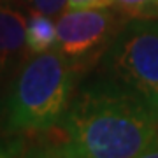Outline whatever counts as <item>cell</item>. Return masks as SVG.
Segmentation results:
<instances>
[{"label": "cell", "mask_w": 158, "mask_h": 158, "mask_svg": "<svg viewBox=\"0 0 158 158\" xmlns=\"http://www.w3.org/2000/svg\"><path fill=\"white\" fill-rule=\"evenodd\" d=\"M27 49L30 53H44L51 51L58 46V32L56 23L53 18L40 11L32 9L27 16V28H25Z\"/></svg>", "instance_id": "8992f818"}, {"label": "cell", "mask_w": 158, "mask_h": 158, "mask_svg": "<svg viewBox=\"0 0 158 158\" xmlns=\"http://www.w3.org/2000/svg\"><path fill=\"white\" fill-rule=\"evenodd\" d=\"M104 69L158 109V18H130L111 39Z\"/></svg>", "instance_id": "3957f363"}, {"label": "cell", "mask_w": 158, "mask_h": 158, "mask_svg": "<svg viewBox=\"0 0 158 158\" xmlns=\"http://www.w3.org/2000/svg\"><path fill=\"white\" fill-rule=\"evenodd\" d=\"M56 127L60 137L49 155L134 158L156 135L158 109L114 79H98L70 98Z\"/></svg>", "instance_id": "6da1fadb"}, {"label": "cell", "mask_w": 158, "mask_h": 158, "mask_svg": "<svg viewBox=\"0 0 158 158\" xmlns=\"http://www.w3.org/2000/svg\"><path fill=\"white\" fill-rule=\"evenodd\" d=\"M72 67L60 51L35 53L18 72L6 104V128L16 134L53 130L72 98Z\"/></svg>", "instance_id": "7a4b0ae2"}, {"label": "cell", "mask_w": 158, "mask_h": 158, "mask_svg": "<svg viewBox=\"0 0 158 158\" xmlns=\"http://www.w3.org/2000/svg\"><path fill=\"white\" fill-rule=\"evenodd\" d=\"M109 7L63 11L56 19L58 51L69 60H77L109 42L118 27V18Z\"/></svg>", "instance_id": "277c9868"}, {"label": "cell", "mask_w": 158, "mask_h": 158, "mask_svg": "<svg viewBox=\"0 0 158 158\" xmlns=\"http://www.w3.org/2000/svg\"><path fill=\"white\" fill-rule=\"evenodd\" d=\"M114 6L113 0H69V9H88V7Z\"/></svg>", "instance_id": "9c48e42d"}, {"label": "cell", "mask_w": 158, "mask_h": 158, "mask_svg": "<svg viewBox=\"0 0 158 158\" xmlns=\"http://www.w3.org/2000/svg\"><path fill=\"white\" fill-rule=\"evenodd\" d=\"M32 9L40 11L48 16H60L63 11L69 9V0H27Z\"/></svg>", "instance_id": "ba28073f"}, {"label": "cell", "mask_w": 158, "mask_h": 158, "mask_svg": "<svg viewBox=\"0 0 158 158\" xmlns=\"http://www.w3.org/2000/svg\"><path fill=\"white\" fill-rule=\"evenodd\" d=\"M128 18H158V0H113Z\"/></svg>", "instance_id": "52a82bcc"}, {"label": "cell", "mask_w": 158, "mask_h": 158, "mask_svg": "<svg viewBox=\"0 0 158 158\" xmlns=\"http://www.w3.org/2000/svg\"><path fill=\"white\" fill-rule=\"evenodd\" d=\"M27 14L11 6H0V65L7 69L14 56L27 49Z\"/></svg>", "instance_id": "5b68a950"}, {"label": "cell", "mask_w": 158, "mask_h": 158, "mask_svg": "<svg viewBox=\"0 0 158 158\" xmlns=\"http://www.w3.org/2000/svg\"><path fill=\"white\" fill-rule=\"evenodd\" d=\"M142 156H158V132H156V135L153 137V141L149 142V146L144 149Z\"/></svg>", "instance_id": "30bf717a"}, {"label": "cell", "mask_w": 158, "mask_h": 158, "mask_svg": "<svg viewBox=\"0 0 158 158\" xmlns=\"http://www.w3.org/2000/svg\"><path fill=\"white\" fill-rule=\"evenodd\" d=\"M4 70H6V69H4L2 65H0V76H2V72H4Z\"/></svg>", "instance_id": "8fae6325"}]
</instances>
